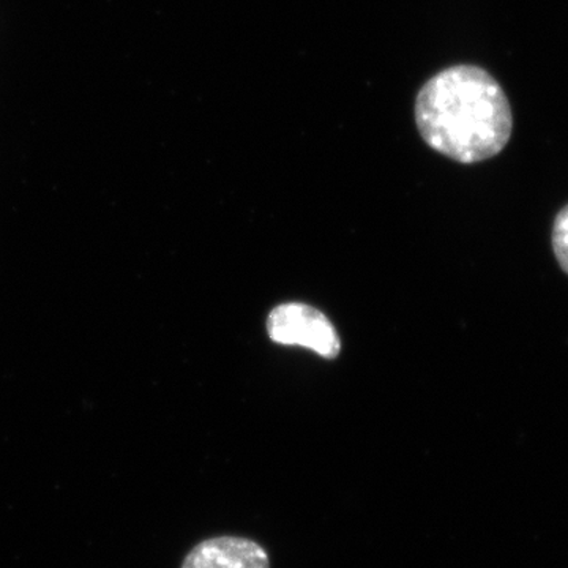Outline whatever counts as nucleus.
Instances as JSON below:
<instances>
[{"label": "nucleus", "mask_w": 568, "mask_h": 568, "mask_svg": "<svg viewBox=\"0 0 568 568\" xmlns=\"http://www.w3.org/2000/svg\"><path fill=\"white\" fill-rule=\"evenodd\" d=\"M418 133L433 151L463 164L504 151L514 132L499 82L476 65H455L425 82L416 100Z\"/></svg>", "instance_id": "obj_1"}, {"label": "nucleus", "mask_w": 568, "mask_h": 568, "mask_svg": "<svg viewBox=\"0 0 568 568\" xmlns=\"http://www.w3.org/2000/svg\"><path fill=\"white\" fill-rule=\"evenodd\" d=\"M267 334L276 345L306 347L327 361L342 353V339L331 320L320 310L298 302L272 310Z\"/></svg>", "instance_id": "obj_2"}, {"label": "nucleus", "mask_w": 568, "mask_h": 568, "mask_svg": "<svg viewBox=\"0 0 568 568\" xmlns=\"http://www.w3.org/2000/svg\"><path fill=\"white\" fill-rule=\"evenodd\" d=\"M181 568H271V558L252 538L220 536L190 549Z\"/></svg>", "instance_id": "obj_3"}, {"label": "nucleus", "mask_w": 568, "mask_h": 568, "mask_svg": "<svg viewBox=\"0 0 568 568\" xmlns=\"http://www.w3.org/2000/svg\"><path fill=\"white\" fill-rule=\"evenodd\" d=\"M552 250L562 271L568 275V204L560 209L552 224Z\"/></svg>", "instance_id": "obj_4"}]
</instances>
